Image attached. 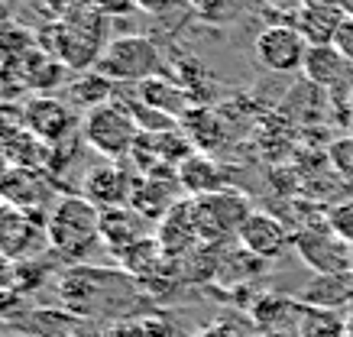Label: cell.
I'll return each instance as SVG.
<instances>
[{
  "label": "cell",
  "mask_w": 353,
  "mask_h": 337,
  "mask_svg": "<svg viewBox=\"0 0 353 337\" xmlns=\"http://www.w3.org/2000/svg\"><path fill=\"white\" fill-rule=\"evenodd\" d=\"M108 43V17H101L85 3H78L75 13L65 17L62 23H49L43 36L46 52H52L65 68H75V72L97 68Z\"/></svg>",
  "instance_id": "cell-1"
},
{
  "label": "cell",
  "mask_w": 353,
  "mask_h": 337,
  "mask_svg": "<svg viewBox=\"0 0 353 337\" xmlns=\"http://www.w3.org/2000/svg\"><path fill=\"white\" fill-rule=\"evenodd\" d=\"M46 240L59 256L81 263L101 243V207L85 195L62 198L46 221Z\"/></svg>",
  "instance_id": "cell-2"
},
{
  "label": "cell",
  "mask_w": 353,
  "mask_h": 337,
  "mask_svg": "<svg viewBox=\"0 0 353 337\" xmlns=\"http://www.w3.org/2000/svg\"><path fill=\"white\" fill-rule=\"evenodd\" d=\"M188 201H192V218L201 247H227L230 240L240 237L246 218L253 214L250 198L234 188H221V192L188 198Z\"/></svg>",
  "instance_id": "cell-3"
},
{
  "label": "cell",
  "mask_w": 353,
  "mask_h": 337,
  "mask_svg": "<svg viewBox=\"0 0 353 337\" xmlns=\"http://www.w3.org/2000/svg\"><path fill=\"white\" fill-rule=\"evenodd\" d=\"M78 130H81L88 146L101 152L108 163H120V159L133 156L139 136H143L137 117L130 114V108L117 104V101L81 114V127Z\"/></svg>",
  "instance_id": "cell-4"
},
{
  "label": "cell",
  "mask_w": 353,
  "mask_h": 337,
  "mask_svg": "<svg viewBox=\"0 0 353 337\" xmlns=\"http://www.w3.org/2000/svg\"><path fill=\"white\" fill-rule=\"evenodd\" d=\"M97 72L114 85H143L165 72L159 49L146 36H114L97 62Z\"/></svg>",
  "instance_id": "cell-5"
},
{
  "label": "cell",
  "mask_w": 353,
  "mask_h": 337,
  "mask_svg": "<svg viewBox=\"0 0 353 337\" xmlns=\"http://www.w3.org/2000/svg\"><path fill=\"white\" fill-rule=\"evenodd\" d=\"M295 253L314 276H331V272H353V243L341 240L324 218L311 221L295 234Z\"/></svg>",
  "instance_id": "cell-6"
},
{
  "label": "cell",
  "mask_w": 353,
  "mask_h": 337,
  "mask_svg": "<svg viewBox=\"0 0 353 337\" xmlns=\"http://www.w3.org/2000/svg\"><path fill=\"white\" fill-rule=\"evenodd\" d=\"M308 39L292 23H266L253 39V59L272 75H295L305 72L308 59Z\"/></svg>",
  "instance_id": "cell-7"
},
{
  "label": "cell",
  "mask_w": 353,
  "mask_h": 337,
  "mask_svg": "<svg viewBox=\"0 0 353 337\" xmlns=\"http://www.w3.org/2000/svg\"><path fill=\"white\" fill-rule=\"evenodd\" d=\"M236 243H240L250 256H256L259 263H276L289 250H295V234H289V227L279 218L266 214V211H253V214L246 218Z\"/></svg>",
  "instance_id": "cell-8"
},
{
  "label": "cell",
  "mask_w": 353,
  "mask_h": 337,
  "mask_svg": "<svg viewBox=\"0 0 353 337\" xmlns=\"http://www.w3.org/2000/svg\"><path fill=\"white\" fill-rule=\"evenodd\" d=\"M23 120H26V130L36 140H43L46 146H59L65 136L75 133V127H81V120L72 114V108L55 98H32L23 108Z\"/></svg>",
  "instance_id": "cell-9"
},
{
  "label": "cell",
  "mask_w": 353,
  "mask_h": 337,
  "mask_svg": "<svg viewBox=\"0 0 353 337\" xmlns=\"http://www.w3.org/2000/svg\"><path fill=\"white\" fill-rule=\"evenodd\" d=\"M133 185H137V178H133L120 163H101V165H94V169L85 172L81 195H85L91 205L101 207V211H108V207L130 205Z\"/></svg>",
  "instance_id": "cell-10"
},
{
  "label": "cell",
  "mask_w": 353,
  "mask_h": 337,
  "mask_svg": "<svg viewBox=\"0 0 353 337\" xmlns=\"http://www.w3.org/2000/svg\"><path fill=\"white\" fill-rule=\"evenodd\" d=\"M143 240H146V218L137 214L130 205L101 211V243L108 247L114 260L123 256L130 247L143 243Z\"/></svg>",
  "instance_id": "cell-11"
},
{
  "label": "cell",
  "mask_w": 353,
  "mask_h": 337,
  "mask_svg": "<svg viewBox=\"0 0 353 337\" xmlns=\"http://www.w3.org/2000/svg\"><path fill=\"white\" fill-rule=\"evenodd\" d=\"M156 243L162 247L165 256H185L192 253L201 240H198V230H194V218H192V201L182 198L179 205L172 207L169 214L159 221V230H156Z\"/></svg>",
  "instance_id": "cell-12"
},
{
  "label": "cell",
  "mask_w": 353,
  "mask_h": 337,
  "mask_svg": "<svg viewBox=\"0 0 353 337\" xmlns=\"http://www.w3.org/2000/svg\"><path fill=\"white\" fill-rule=\"evenodd\" d=\"M175 175H179V185H182V192L188 198H201V195H211V192L227 188L224 165L217 163L214 156L198 152V150H194L192 156H188V159L175 169Z\"/></svg>",
  "instance_id": "cell-13"
},
{
  "label": "cell",
  "mask_w": 353,
  "mask_h": 337,
  "mask_svg": "<svg viewBox=\"0 0 353 337\" xmlns=\"http://www.w3.org/2000/svg\"><path fill=\"white\" fill-rule=\"evenodd\" d=\"M137 94L146 108L159 110V114H165V117H172V120H182L185 114L192 110L188 91H185V88L179 85V78H172L169 72H162V75L137 85Z\"/></svg>",
  "instance_id": "cell-14"
},
{
  "label": "cell",
  "mask_w": 353,
  "mask_h": 337,
  "mask_svg": "<svg viewBox=\"0 0 353 337\" xmlns=\"http://www.w3.org/2000/svg\"><path fill=\"white\" fill-rule=\"evenodd\" d=\"M299 302L314 305V308H334V312H353V272L314 276L301 289Z\"/></svg>",
  "instance_id": "cell-15"
},
{
  "label": "cell",
  "mask_w": 353,
  "mask_h": 337,
  "mask_svg": "<svg viewBox=\"0 0 353 337\" xmlns=\"http://www.w3.org/2000/svg\"><path fill=\"white\" fill-rule=\"evenodd\" d=\"M343 20H347V13L341 3H311V7L301 3L299 17H295V30L308 39V45H334Z\"/></svg>",
  "instance_id": "cell-16"
},
{
  "label": "cell",
  "mask_w": 353,
  "mask_h": 337,
  "mask_svg": "<svg viewBox=\"0 0 353 337\" xmlns=\"http://www.w3.org/2000/svg\"><path fill=\"white\" fill-rule=\"evenodd\" d=\"M253 325L263 331V334H282V331H292L299 337V318H301V302L299 298H285V295H263L256 305H253Z\"/></svg>",
  "instance_id": "cell-17"
},
{
  "label": "cell",
  "mask_w": 353,
  "mask_h": 337,
  "mask_svg": "<svg viewBox=\"0 0 353 337\" xmlns=\"http://www.w3.org/2000/svg\"><path fill=\"white\" fill-rule=\"evenodd\" d=\"M347 68H350V62H347L334 45H311L308 49V59H305V78H308L314 88H321V91L337 88Z\"/></svg>",
  "instance_id": "cell-18"
},
{
  "label": "cell",
  "mask_w": 353,
  "mask_h": 337,
  "mask_svg": "<svg viewBox=\"0 0 353 337\" xmlns=\"http://www.w3.org/2000/svg\"><path fill=\"white\" fill-rule=\"evenodd\" d=\"M114 98H117V85H114L108 75H101L97 68L81 72V78H75V81L68 85V101H72L75 108H81L85 114L94 108H104V104H110Z\"/></svg>",
  "instance_id": "cell-19"
},
{
  "label": "cell",
  "mask_w": 353,
  "mask_h": 337,
  "mask_svg": "<svg viewBox=\"0 0 353 337\" xmlns=\"http://www.w3.org/2000/svg\"><path fill=\"white\" fill-rule=\"evenodd\" d=\"M299 337H347V312L301 305Z\"/></svg>",
  "instance_id": "cell-20"
},
{
  "label": "cell",
  "mask_w": 353,
  "mask_h": 337,
  "mask_svg": "<svg viewBox=\"0 0 353 337\" xmlns=\"http://www.w3.org/2000/svg\"><path fill=\"white\" fill-rule=\"evenodd\" d=\"M327 159H331V169L341 175L347 185H353V136H341L327 146Z\"/></svg>",
  "instance_id": "cell-21"
},
{
  "label": "cell",
  "mask_w": 353,
  "mask_h": 337,
  "mask_svg": "<svg viewBox=\"0 0 353 337\" xmlns=\"http://www.w3.org/2000/svg\"><path fill=\"white\" fill-rule=\"evenodd\" d=\"M324 224L337 234L341 240L353 243V201H341V205H331L324 211Z\"/></svg>",
  "instance_id": "cell-22"
},
{
  "label": "cell",
  "mask_w": 353,
  "mask_h": 337,
  "mask_svg": "<svg viewBox=\"0 0 353 337\" xmlns=\"http://www.w3.org/2000/svg\"><path fill=\"white\" fill-rule=\"evenodd\" d=\"M201 20H211V23H221V20H230L236 10L240 0H185Z\"/></svg>",
  "instance_id": "cell-23"
},
{
  "label": "cell",
  "mask_w": 353,
  "mask_h": 337,
  "mask_svg": "<svg viewBox=\"0 0 353 337\" xmlns=\"http://www.w3.org/2000/svg\"><path fill=\"white\" fill-rule=\"evenodd\" d=\"M85 7L97 10L101 17H127L130 10H137V0H81Z\"/></svg>",
  "instance_id": "cell-24"
},
{
  "label": "cell",
  "mask_w": 353,
  "mask_h": 337,
  "mask_svg": "<svg viewBox=\"0 0 353 337\" xmlns=\"http://www.w3.org/2000/svg\"><path fill=\"white\" fill-rule=\"evenodd\" d=\"M78 3H81V0H36V7L46 13L49 23H62L65 17H72Z\"/></svg>",
  "instance_id": "cell-25"
},
{
  "label": "cell",
  "mask_w": 353,
  "mask_h": 337,
  "mask_svg": "<svg viewBox=\"0 0 353 337\" xmlns=\"http://www.w3.org/2000/svg\"><path fill=\"white\" fill-rule=\"evenodd\" d=\"M334 49L347 59L353 65V17H347V20L341 23V30H337V39H334Z\"/></svg>",
  "instance_id": "cell-26"
},
{
  "label": "cell",
  "mask_w": 353,
  "mask_h": 337,
  "mask_svg": "<svg viewBox=\"0 0 353 337\" xmlns=\"http://www.w3.org/2000/svg\"><path fill=\"white\" fill-rule=\"evenodd\" d=\"M194 337H243V334H240V327H234L230 321H214V325L194 331Z\"/></svg>",
  "instance_id": "cell-27"
},
{
  "label": "cell",
  "mask_w": 353,
  "mask_h": 337,
  "mask_svg": "<svg viewBox=\"0 0 353 337\" xmlns=\"http://www.w3.org/2000/svg\"><path fill=\"white\" fill-rule=\"evenodd\" d=\"M175 0H137V10L143 13H165Z\"/></svg>",
  "instance_id": "cell-28"
},
{
  "label": "cell",
  "mask_w": 353,
  "mask_h": 337,
  "mask_svg": "<svg viewBox=\"0 0 353 337\" xmlns=\"http://www.w3.org/2000/svg\"><path fill=\"white\" fill-rule=\"evenodd\" d=\"M7 23H10V20H7V7H3V3H0V30H3V26H7Z\"/></svg>",
  "instance_id": "cell-29"
},
{
  "label": "cell",
  "mask_w": 353,
  "mask_h": 337,
  "mask_svg": "<svg viewBox=\"0 0 353 337\" xmlns=\"http://www.w3.org/2000/svg\"><path fill=\"white\" fill-rule=\"evenodd\" d=\"M347 337H353V312H347Z\"/></svg>",
  "instance_id": "cell-30"
}]
</instances>
